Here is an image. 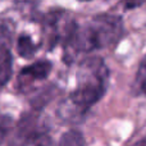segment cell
I'll return each instance as SVG.
<instances>
[{"label": "cell", "mask_w": 146, "mask_h": 146, "mask_svg": "<svg viewBox=\"0 0 146 146\" xmlns=\"http://www.w3.org/2000/svg\"><path fill=\"white\" fill-rule=\"evenodd\" d=\"M124 33L123 21L119 15L101 13L94 15L87 23L80 26L73 23L63 44L66 63H72L78 54L111 48Z\"/></svg>", "instance_id": "1"}, {"label": "cell", "mask_w": 146, "mask_h": 146, "mask_svg": "<svg viewBox=\"0 0 146 146\" xmlns=\"http://www.w3.org/2000/svg\"><path fill=\"white\" fill-rule=\"evenodd\" d=\"M109 69L100 56H91L80 64L77 86L64 101L60 115L74 110V114H85L103 99L108 88Z\"/></svg>", "instance_id": "2"}, {"label": "cell", "mask_w": 146, "mask_h": 146, "mask_svg": "<svg viewBox=\"0 0 146 146\" xmlns=\"http://www.w3.org/2000/svg\"><path fill=\"white\" fill-rule=\"evenodd\" d=\"M45 139L38 127V111H28L23 114L17 123L12 137L9 140V146H28L32 144H40Z\"/></svg>", "instance_id": "3"}, {"label": "cell", "mask_w": 146, "mask_h": 146, "mask_svg": "<svg viewBox=\"0 0 146 146\" xmlns=\"http://www.w3.org/2000/svg\"><path fill=\"white\" fill-rule=\"evenodd\" d=\"M51 69H53V64L50 60H46V59L37 60L27 67H23L17 78L18 88L21 91H26L32 83L46 80Z\"/></svg>", "instance_id": "4"}, {"label": "cell", "mask_w": 146, "mask_h": 146, "mask_svg": "<svg viewBox=\"0 0 146 146\" xmlns=\"http://www.w3.org/2000/svg\"><path fill=\"white\" fill-rule=\"evenodd\" d=\"M10 37L5 28L0 27V90L8 83L12 77L13 58L9 45Z\"/></svg>", "instance_id": "5"}, {"label": "cell", "mask_w": 146, "mask_h": 146, "mask_svg": "<svg viewBox=\"0 0 146 146\" xmlns=\"http://www.w3.org/2000/svg\"><path fill=\"white\" fill-rule=\"evenodd\" d=\"M36 44L28 35H21L17 41V53L19 56L25 59H30L35 55L36 53Z\"/></svg>", "instance_id": "6"}, {"label": "cell", "mask_w": 146, "mask_h": 146, "mask_svg": "<svg viewBox=\"0 0 146 146\" xmlns=\"http://www.w3.org/2000/svg\"><path fill=\"white\" fill-rule=\"evenodd\" d=\"M56 146H85V137L77 129H69L62 135Z\"/></svg>", "instance_id": "7"}, {"label": "cell", "mask_w": 146, "mask_h": 146, "mask_svg": "<svg viewBox=\"0 0 146 146\" xmlns=\"http://www.w3.org/2000/svg\"><path fill=\"white\" fill-rule=\"evenodd\" d=\"M136 86L139 88V91H141L146 95V55L142 58L141 63L139 66V69H137Z\"/></svg>", "instance_id": "8"}, {"label": "cell", "mask_w": 146, "mask_h": 146, "mask_svg": "<svg viewBox=\"0 0 146 146\" xmlns=\"http://www.w3.org/2000/svg\"><path fill=\"white\" fill-rule=\"evenodd\" d=\"M133 146H146V136L144 137V139H141V140H139V141L136 142Z\"/></svg>", "instance_id": "9"}]
</instances>
